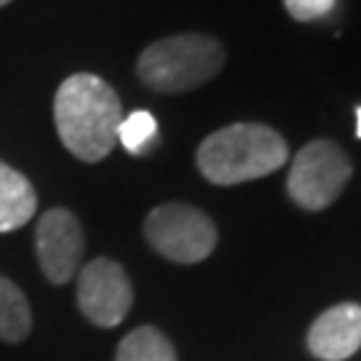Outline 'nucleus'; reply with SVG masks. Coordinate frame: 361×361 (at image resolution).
Wrapping results in <instances>:
<instances>
[{"label":"nucleus","mask_w":361,"mask_h":361,"mask_svg":"<svg viewBox=\"0 0 361 361\" xmlns=\"http://www.w3.org/2000/svg\"><path fill=\"white\" fill-rule=\"evenodd\" d=\"M123 107L116 89L91 73L70 75L54 97L56 134L70 153L97 164L118 145Z\"/></svg>","instance_id":"nucleus-1"},{"label":"nucleus","mask_w":361,"mask_h":361,"mask_svg":"<svg viewBox=\"0 0 361 361\" xmlns=\"http://www.w3.org/2000/svg\"><path fill=\"white\" fill-rule=\"evenodd\" d=\"M284 137L262 123H231L209 134L195 153V164L212 185H241L268 177L286 164Z\"/></svg>","instance_id":"nucleus-2"},{"label":"nucleus","mask_w":361,"mask_h":361,"mask_svg":"<svg viewBox=\"0 0 361 361\" xmlns=\"http://www.w3.org/2000/svg\"><path fill=\"white\" fill-rule=\"evenodd\" d=\"M225 67V49L217 38L185 32L155 40L137 62V75L158 94H182L209 83Z\"/></svg>","instance_id":"nucleus-3"},{"label":"nucleus","mask_w":361,"mask_h":361,"mask_svg":"<svg viewBox=\"0 0 361 361\" xmlns=\"http://www.w3.org/2000/svg\"><path fill=\"white\" fill-rule=\"evenodd\" d=\"M353 166L345 150L332 140H313L292 161L286 193L300 209L322 212L345 190Z\"/></svg>","instance_id":"nucleus-4"},{"label":"nucleus","mask_w":361,"mask_h":361,"mask_svg":"<svg viewBox=\"0 0 361 361\" xmlns=\"http://www.w3.org/2000/svg\"><path fill=\"white\" fill-rule=\"evenodd\" d=\"M145 235L161 257L193 265L207 259L217 246L214 222L188 204H164L145 219Z\"/></svg>","instance_id":"nucleus-5"},{"label":"nucleus","mask_w":361,"mask_h":361,"mask_svg":"<svg viewBox=\"0 0 361 361\" xmlns=\"http://www.w3.org/2000/svg\"><path fill=\"white\" fill-rule=\"evenodd\" d=\"M131 302V281L116 259H91L78 271V308L91 324L113 329L129 316Z\"/></svg>","instance_id":"nucleus-6"},{"label":"nucleus","mask_w":361,"mask_h":361,"mask_svg":"<svg viewBox=\"0 0 361 361\" xmlns=\"http://www.w3.org/2000/svg\"><path fill=\"white\" fill-rule=\"evenodd\" d=\"M35 252L43 276L51 284H67L83 259V228L73 212L49 209L35 228Z\"/></svg>","instance_id":"nucleus-7"},{"label":"nucleus","mask_w":361,"mask_h":361,"mask_svg":"<svg viewBox=\"0 0 361 361\" xmlns=\"http://www.w3.org/2000/svg\"><path fill=\"white\" fill-rule=\"evenodd\" d=\"M361 348V305L340 302L310 324L308 350L322 361H345Z\"/></svg>","instance_id":"nucleus-8"},{"label":"nucleus","mask_w":361,"mask_h":361,"mask_svg":"<svg viewBox=\"0 0 361 361\" xmlns=\"http://www.w3.org/2000/svg\"><path fill=\"white\" fill-rule=\"evenodd\" d=\"M38 212V195L22 171L0 161V233L25 228Z\"/></svg>","instance_id":"nucleus-9"},{"label":"nucleus","mask_w":361,"mask_h":361,"mask_svg":"<svg viewBox=\"0 0 361 361\" xmlns=\"http://www.w3.org/2000/svg\"><path fill=\"white\" fill-rule=\"evenodd\" d=\"M32 329V313L22 289L0 276V340L22 343Z\"/></svg>","instance_id":"nucleus-10"},{"label":"nucleus","mask_w":361,"mask_h":361,"mask_svg":"<svg viewBox=\"0 0 361 361\" xmlns=\"http://www.w3.org/2000/svg\"><path fill=\"white\" fill-rule=\"evenodd\" d=\"M116 361H177V353L161 329L140 326L121 340Z\"/></svg>","instance_id":"nucleus-11"},{"label":"nucleus","mask_w":361,"mask_h":361,"mask_svg":"<svg viewBox=\"0 0 361 361\" xmlns=\"http://www.w3.org/2000/svg\"><path fill=\"white\" fill-rule=\"evenodd\" d=\"M118 142L131 155H145L158 142V121L147 110H134L131 116H123L118 126Z\"/></svg>","instance_id":"nucleus-12"},{"label":"nucleus","mask_w":361,"mask_h":361,"mask_svg":"<svg viewBox=\"0 0 361 361\" xmlns=\"http://www.w3.org/2000/svg\"><path fill=\"white\" fill-rule=\"evenodd\" d=\"M337 0H284L286 11L292 13V19L297 22H316L329 16L335 8Z\"/></svg>","instance_id":"nucleus-13"},{"label":"nucleus","mask_w":361,"mask_h":361,"mask_svg":"<svg viewBox=\"0 0 361 361\" xmlns=\"http://www.w3.org/2000/svg\"><path fill=\"white\" fill-rule=\"evenodd\" d=\"M356 137L361 140V107H356Z\"/></svg>","instance_id":"nucleus-14"},{"label":"nucleus","mask_w":361,"mask_h":361,"mask_svg":"<svg viewBox=\"0 0 361 361\" xmlns=\"http://www.w3.org/2000/svg\"><path fill=\"white\" fill-rule=\"evenodd\" d=\"M8 3H11V0H0V8H3V6H8Z\"/></svg>","instance_id":"nucleus-15"}]
</instances>
